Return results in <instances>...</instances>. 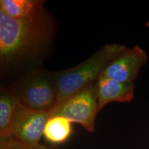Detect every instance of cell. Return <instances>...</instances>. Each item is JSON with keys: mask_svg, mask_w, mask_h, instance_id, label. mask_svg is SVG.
Segmentation results:
<instances>
[{"mask_svg": "<svg viewBox=\"0 0 149 149\" xmlns=\"http://www.w3.org/2000/svg\"><path fill=\"white\" fill-rule=\"evenodd\" d=\"M0 149H53L41 144L36 145H30L22 143L17 140L13 137L1 139L0 141Z\"/></svg>", "mask_w": 149, "mask_h": 149, "instance_id": "11", "label": "cell"}, {"mask_svg": "<svg viewBox=\"0 0 149 149\" xmlns=\"http://www.w3.org/2000/svg\"><path fill=\"white\" fill-rule=\"evenodd\" d=\"M23 105L11 89L1 88L0 92V138L13 137L16 119Z\"/></svg>", "mask_w": 149, "mask_h": 149, "instance_id": "8", "label": "cell"}, {"mask_svg": "<svg viewBox=\"0 0 149 149\" xmlns=\"http://www.w3.org/2000/svg\"><path fill=\"white\" fill-rule=\"evenodd\" d=\"M126 48L120 44H107L77 66L55 72L57 105L95 82L105 68Z\"/></svg>", "mask_w": 149, "mask_h": 149, "instance_id": "2", "label": "cell"}, {"mask_svg": "<svg viewBox=\"0 0 149 149\" xmlns=\"http://www.w3.org/2000/svg\"><path fill=\"white\" fill-rule=\"evenodd\" d=\"M147 61L148 55L140 46L127 47L105 68L101 75L122 83L134 84Z\"/></svg>", "mask_w": 149, "mask_h": 149, "instance_id": "5", "label": "cell"}, {"mask_svg": "<svg viewBox=\"0 0 149 149\" xmlns=\"http://www.w3.org/2000/svg\"><path fill=\"white\" fill-rule=\"evenodd\" d=\"M72 132V123L69 120L62 116L54 115L46 122L44 137L52 144H61L70 138Z\"/></svg>", "mask_w": 149, "mask_h": 149, "instance_id": "10", "label": "cell"}, {"mask_svg": "<svg viewBox=\"0 0 149 149\" xmlns=\"http://www.w3.org/2000/svg\"><path fill=\"white\" fill-rule=\"evenodd\" d=\"M99 111L112 102L126 103L134 97V84L122 83L100 75L95 82Z\"/></svg>", "mask_w": 149, "mask_h": 149, "instance_id": "7", "label": "cell"}, {"mask_svg": "<svg viewBox=\"0 0 149 149\" xmlns=\"http://www.w3.org/2000/svg\"><path fill=\"white\" fill-rule=\"evenodd\" d=\"M55 24L47 11L38 17L18 20L0 10V63L14 67L37 59L53 40Z\"/></svg>", "mask_w": 149, "mask_h": 149, "instance_id": "1", "label": "cell"}, {"mask_svg": "<svg viewBox=\"0 0 149 149\" xmlns=\"http://www.w3.org/2000/svg\"><path fill=\"white\" fill-rule=\"evenodd\" d=\"M50 117L49 111H36L23 106L15 123L12 137L26 144H40L46 124Z\"/></svg>", "mask_w": 149, "mask_h": 149, "instance_id": "6", "label": "cell"}, {"mask_svg": "<svg viewBox=\"0 0 149 149\" xmlns=\"http://www.w3.org/2000/svg\"><path fill=\"white\" fill-rule=\"evenodd\" d=\"M99 111L93 83L57 104L51 111V117L62 116L71 123L81 125L89 133H93Z\"/></svg>", "mask_w": 149, "mask_h": 149, "instance_id": "4", "label": "cell"}, {"mask_svg": "<svg viewBox=\"0 0 149 149\" xmlns=\"http://www.w3.org/2000/svg\"><path fill=\"white\" fill-rule=\"evenodd\" d=\"M43 0H1L0 10L18 20L32 19L46 12Z\"/></svg>", "mask_w": 149, "mask_h": 149, "instance_id": "9", "label": "cell"}, {"mask_svg": "<svg viewBox=\"0 0 149 149\" xmlns=\"http://www.w3.org/2000/svg\"><path fill=\"white\" fill-rule=\"evenodd\" d=\"M22 105L36 111L51 113L57 104L55 72H31L10 88Z\"/></svg>", "mask_w": 149, "mask_h": 149, "instance_id": "3", "label": "cell"}, {"mask_svg": "<svg viewBox=\"0 0 149 149\" xmlns=\"http://www.w3.org/2000/svg\"><path fill=\"white\" fill-rule=\"evenodd\" d=\"M146 26H147V27H148V29H149V20H148V22H146Z\"/></svg>", "mask_w": 149, "mask_h": 149, "instance_id": "12", "label": "cell"}]
</instances>
